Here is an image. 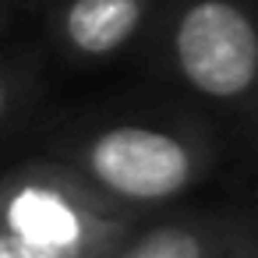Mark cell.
Instances as JSON below:
<instances>
[{"label":"cell","instance_id":"1","mask_svg":"<svg viewBox=\"0 0 258 258\" xmlns=\"http://www.w3.org/2000/svg\"><path fill=\"white\" fill-rule=\"evenodd\" d=\"M180 75L209 99H237L258 82V29L233 0H195L173 32Z\"/></svg>","mask_w":258,"mask_h":258},{"label":"cell","instance_id":"7","mask_svg":"<svg viewBox=\"0 0 258 258\" xmlns=\"http://www.w3.org/2000/svg\"><path fill=\"white\" fill-rule=\"evenodd\" d=\"M0 254H4V233H0Z\"/></svg>","mask_w":258,"mask_h":258},{"label":"cell","instance_id":"6","mask_svg":"<svg viewBox=\"0 0 258 258\" xmlns=\"http://www.w3.org/2000/svg\"><path fill=\"white\" fill-rule=\"evenodd\" d=\"M4 110H8V85L0 82V117H4Z\"/></svg>","mask_w":258,"mask_h":258},{"label":"cell","instance_id":"3","mask_svg":"<svg viewBox=\"0 0 258 258\" xmlns=\"http://www.w3.org/2000/svg\"><path fill=\"white\" fill-rule=\"evenodd\" d=\"M0 258H89L103 226L53 180H22L0 198Z\"/></svg>","mask_w":258,"mask_h":258},{"label":"cell","instance_id":"4","mask_svg":"<svg viewBox=\"0 0 258 258\" xmlns=\"http://www.w3.org/2000/svg\"><path fill=\"white\" fill-rule=\"evenodd\" d=\"M142 15V0H71L64 15V36L78 53L103 57L135 36Z\"/></svg>","mask_w":258,"mask_h":258},{"label":"cell","instance_id":"2","mask_svg":"<svg viewBox=\"0 0 258 258\" xmlns=\"http://www.w3.org/2000/svg\"><path fill=\"white\" fill-rule=\"evenodd\" d=\"M85 170L124 202H163L195 180V156L166 131L120 124L89 142Z\"/></svg>","mask_w":258,"mask_h":258},{"label":"cell","instance_id":"5","mask_svg":"<svg viewBox=\"0 0 258 258\" xmlns=\"http://www.w3.org/2000/svg\"><path fill=\"white\" fill-rule=\"evenodd\" d=\"M120 258H205V244L198 233L180 226H163L135 240Z\"/></svg>","mask_w":258,"mask_h":258}]
</instances>
